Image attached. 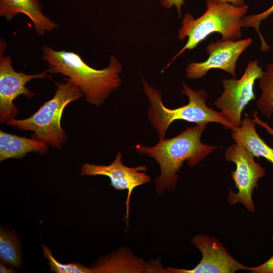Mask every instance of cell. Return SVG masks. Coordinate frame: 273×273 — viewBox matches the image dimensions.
Masks as SVG:
<instances>
[{"label": "cell", "mask_w": 273, "mask_h": 273, "mask_svg": "<svg viewBox=\"0 0 273 273\" xmlns=\"http://www.w3.org/2000/svg\"><path fill=\"white\" fill-rule=\"evenodd\" d=\"M142 82L144 93L150 104L148 109V118L159 139L165 138L169 126L177 120L194 122L196 124L215 122L222 125L226 129L233 128L222 112H217L207 106V93L204 89L195 90L182 83L181 93L188 97L189 103L175 109H170L163 104L160 91L149 85L143 77Z\"/></svg>", "instance_id": "cell-3"}, {"label": "cell", "mask_w": 273, "mask_h": 273, "mask_svg": "<svg viewBox=\"0 0 273 273\" xmlns=\"http://www.w3.org/2000/svg\"><path fill=\"white\" fill-rule=\"evenodd\" d=\"M15 270L12 267H7L6 265L1 263L0 264V272L1 273H9V272H15Z\"/></svg>", "instance_id": "cell-24"}, {"label": "cell", "mask_w": 273, "mask_h": 273, "mask_svg": "<svg viewBox=\"0 0 273 273\" xmlns=\"http://www.w3.org/2000/svg\"><path fill=\"white\" fill-rule=\"evenodd\" d=\"M28 16L38 35L58 28V25L41 11L38 0H0V15L8 20L19 14Z\"/></svg>", "instance_id": "cell-13"}, {"label": "cell", "mask_w": 273, "mask_h": 273, "mask_svg": "<svg viewBox=\"0 0 273 273\" xmlns=\"http://www.w3.org/2000/svg\"><path fill=\"white\" fill-rule=\"evenodd\" d=\"M251 273H273V255L262 264L253 267H249Z\"/></svg>", "instance_id": "cell-20"}, {"label": "cell", "mask_w": 273, "mask_h": 273, "mask_svg": "<svg viewBox=\"0 0 273 273\" xmlns=\"http://www.w3.org/2000/svg\"><path fill=\"white\" fill-rule=\"evenodd\" d=\"M42 253L49 262L50 270L56 273H93L90 267H87L79 263L63 264L57 261L53 256L51 250L42 244Z\"/></svg>", "instance_id": "cell-18"}, {"label": "cell", "mask_w": 273, "mask_h": 273, "mask_svg": "<svg viewBox=\"0 0 273 273\" xmlns=\"http://www.w3.org/2000/svg\"><path fill=\"white\" fill-rule=\"evenodd\" d=\"M211 2L215 3H229L232 4L236 7H242L244 6L245 1L244 0H208Z\"/></svg>", "instance_id": "cell-23"}, {"label": "cell", "mask_w": 273, "mask_h": 273, "mask_svg": "<svg viewBox=\"0 0 273 273\" xmlns=\"http://www.w3.org/2000/svg\"><path fill=\"white\" fill-rule=\"evenodd\" d=\"M191 243L201 253L202 258L193 268L167 267V273H235L248 270L247 266L237 261L217 238L207 235H197Z\"/></svg>", "instance_id": "cell-9"}, {"label": "cell", "mask_w": 273, "mask_h": 273, "mask_svg": "<svg viewBox=\"0 0 273 273\" xmlns=\"http://www.w3.org/2000/svg\"><path fill=\"white\" fill-rule=\"evenodd\" d=\"M89 267L93 273L152 272L151 262H145L125 246L101 257Z\"/></svg>", "instance_id": "cell-12"}, {"label": "cell", "mask_w": 273, "mask_h": 273, "mask_svg": "<svg viewBox=\"0 0 273 273\" xmlns=\"http://www.w3.org/2000/svg\"><path fill=\"white\" fill-rule=\"evenodd\" d=\"M206 10L200 17L195 19L191 14L185 15L178 37L182 40L187 37L188 40L167 67L184 51L195 49L213 33H219L223 41H235L241 37L242 20L249 8L248 5L239 7L208 0H206Z\"/></svg>", "instance_id": "cell-4"}, {"label": "cell", "mask_w": 273, "mask_h": 273, "mask_svg": "<svg viewBox=\"0 0 273 273\" xmlns=\"http://www.w3.org/2000/svg\"><path fill=\"white\" fill-rule=\"evenodd\" d=\"M259 85L261 94L257 106L261 113L269 119L273 114V63L267 65Z\"/></svg>", "instance_id": "cell-17"}, {"label": "cell", "mask_w": 273, "mask_h": 273, "mask_svg": "<svg viewBox=\"0 0 273 273\" xmlns=\"http://www.w3.org/2000/svg\"><path fill=\"white\" fill-rule=\"evenodd\" d=\"M253 121L255 124H258L263 127L266 131L273 136V128L271 127L267 123L262 121L257 115V112H253L252 114Z\"/></svg>", "instance_id": "cell-22"}, {"label": "cell", "mask_w": 273, "mask_h": 273, "mask_svg": "<svg viewBox=\"0 0 273 273\" xmlns=\"http://www.w3.org/2000/svg\"><path fill=\"white\" fill-rule=\"evenodd\" d=\"M47 144L34 138L28 139L0 131V161L9 158L20 159L30 152L46 154Z\"/></svg>", "instance_id": "cell-15"}, {"label": "cell", "mask_w": 273, "mask_h": 273, "mask_svg": "<svg viewBox=\"0 0 273 273\" xmlns=\"http://www.w3.org/2000/svg\"><path fill=\"white\" fill-rule=\"evenodd\" d=\"M0 259L1 263L20 268L22 254L19 239L15 232L0 229Z\"/></svg>", "instance_id": "cell-16"}, {"label": "cell", "mask_w": 273, "mask_h": 273, "mask_svg": "<svg viewBox=\"0 0 273 273\" xmlns=\"http://www.w3.org/2000/svg\"><path fill=\"white\" fill-rule=\"evenodd\" d=\"M162 7L166 9H169L173 7H176L179 18L182 17L181 7L184 4V0H160Z\"/></svg>", "instance_id": "cell-21"}, {"label": "cell", "mask_w": 273, "mask_h": 273, "mask_svg": "<svg viewBox=\"0 0 273 273\" xmlns=\"http://www.w3.org/2000/svg\"><path fill=\"white\" fill-rule=\"evenodd\" d=\"M252 43L251 38L235 41L217 40L215 42H212L206 48V53L209 57L205 61L191 62L187 65V78H201L212 69L223 70L236 78L237 61L241 54Z\"/></svg>", "instance_id": "cell-11"}, {"label": "cell", "mask_w": 273, "mask_h": 273, "mask_svg": "<svg viewBox=\"0 0 273 273\" xmlns=\"http://www.w3.org/2000/svg\"><path fill=\"white\" fill-rule=\"evenodd\" d=\"M206 126L207 124H197L187 127L172 138L160 139L153 147L142 144L134 146L136 153L147 155L158 163L160 173L155 179V190L158 194L175 190L178 173L185 161H187L189 166L194 167L217 148L201 141Z\"/></svg>", "instance_id": "cell-2"}, {"label": "cell", "mask_w": 273, "mask_h": 273, "mask_svg": "<svg viewBox=\"0 0 273 273\" xmlns=\"http://www.w3.org/2000/svg\"><path fill=\"white\" fill-rule=\"evenodd\" d=\"M271 240L273 241V236L271 237Z\"/></svg>", "instance_id": "cell-25"}, {"label": "cell", "mask_w": 273, "mask_h": 273, "mask_svg": "<svg viewBox=\"0 0 273 273\" xmlns=\"http://www.w3.org/2000/svg\"><path fill=\"white\" fill-rule=\"evenodd\" d=\"M145 165L130 167L122 162V154L117 153L115 159L109 165H98L85 163L82 165L80 174L82 176L103 175L108 177L111 180V186L117 190H127V195L126 205L125 218L128 226L129 203L131 194L134 189L138 186L150 183V177L145 171Z\"/></svg>", "instance_id": "cell-10"}, {"label": "cell", "mask_w": 273, "mask_h": 273, "mask_svg": "<svg viewBox=\"0 0 273 273\" xmlns=\"http://www.w3.org/2000/svg\"><path fill=\"white\" fill-rule=\"evenodd\" d=\"M258 62V60L250 61L239 79L234 78L221 80L223 92L214 104L233 127L241 125L244 109L250 102L256 99L255 82L261 77L264 72Z\"/></svg>", "instance_id": "cell-7"}, {"label": "cell", "mask_w": 273, "mask_h": 273, "mask_svg": "<svg viewBox=\"0 0 273 273\" xmlns=\"http://www.w3.org/2000/svg\"><path fill=\"white\" fill-rule=\"evenodd\" d=\"M64 80L65 82H55L57 89L53 97L32 115L24 119L12 118L6 123L15 128L32 131L34 133L32 138L42 141L52 147L61 148L67 139L61 125L63 111L70 103L84 95L77 85Z\"/></svg>", "instance_id": "cell-5"}, {"label": "cell", "mask_w": 273, "mask_h": 273, "mask_svg": "<svg viewBox=\"0 0 273 273\" xmlns=\"http://www.w3.org/2000/svg\"><path fill=\"white\" fill-rule=\"evenodd\" d=\"M6 48L5 42H0V121L1 123L14 118L19 109L14 104V100L19 96L24 95L29 98L35 96L30 90L26 84L34 79L48 78L47 70L35 74H28L23 72H17L12 66V59L9 56H4Z\"/></svg>", "instance_id": "cell-8"}, {"label": "cell", "mask_w": 273, "mask_h": 273, "mask_svg": "<svg viewBox=\"0 0 273 273\" xmlns=\"http://www.w3.org/2000/svg\"><path fill=\"white\" fill-rule=\"evenodd\" d=\"M224 156L226 161L234 163L236 166L235 170L231 172V175L238 192L229 189L228 202L231 205L242 204L248 211L254 212L255 206L252 194L255 189H259L258 180L266 175L264 168L239 143L228 147Z\"/></svg>", "instance_id": "cell-6"}, {"label": "cell", "mask_w": 273, "mask_h": 273, "mask_svg": "<svg viewBox=\"0 0 273 273\" xmlns=\"http://www.w3.org/2000/svg\"><path fill=\"white\" fill-rule=\"evenodd\" d=\"M42 60L48 65L49 73L60 74L77 85L83 93L86 101L99 106L121 84L119 74L122 64L113 55L110 56L108 66L96 69L89 66L74 52L57 51L52 47H42Z\"/></svg>", "instance_id": "cell-1"}, {"label": "cell", "mask_w": 273, "mask_h": 273, "mask_svg": "<svg viewBox=\"0 0 273 273\" xmlns=\"http://www.w3.org/2000/svg\"><path fill=\"white\" fill-rule=\"evenodd\" d=\"M273 14V5L268 9L262 13L250 15L245 16L242 20V27H253L258 33L261 40V50L262 51H267L269 46L265 42L262 35L259 31V26L262 21L267 19L270 15Z\"/></svg>", "instance_id": "cell-19"}, {"label": "cell", "mask_w": 273, "mask_h": 273, "mask_svg": "<svg viewBox=\"0 0 273 273\" xmlns=\"http://www.w3.org/2000/svg\"><path fill=\"white\" fill-rule=\"evenodd\" d=\"M255 124L249 117L244 118L240 126L231 129V137L236 143L242 145L254 157H263L273 164V149L260 138Z\"/></svg>", "instance_id": "cell-14"}]
</instances>
